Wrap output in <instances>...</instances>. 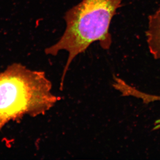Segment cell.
<instances>
[{
  "instance_id": "obj_1",
  "label": "cell",
  "mask_w": 160,
  "mask_h": 160,
  "mask_svg": "<svg viewBox=\"0 0 160 160\" xmlns=\"http://www.w3.org/2000/svg\"><path fill=\"white\" fill-rule=\"evenodd\" d=\"M124 1L82 0L65 13L66 26L64 33L55 44L45 50L46 54L53 56L62 50L68 52L61 79V90L64 88L67 72L75 58L96 42L104 50L110 48L111 23Z\"/></svg>"
},
{
  "instance_id": "obj_2",
  "label": "cell",
  "mask_w": 160,
  "mask_h": 160,
  "mask_svg": "<svg viewBox=\"0 0 160 160\" xmlns=\"http://www.w3.org/2000/svg\"><path fill=\"white\" fill-rule=\"evenodd\" d=\"M52 92V84L44 72L20 63L0 72V131L9 121L26 115H44L61 100Z\"/></svg>"
},
{
  "instance_id": "obj_3",
  "label": "cell",
  "mask_w": 160,
  "mask_h": 160,
  "mask_svg": "<svg viewBox=\"0 0 160 160\" xmlns=\"http://www.w3.org/2000/svg\"><path fill=\"white\" fill-rule=\"evenodd\" d=\"M146 32L147 42L150 52L155 59L160 58V8L148 17Z\"/></svg>"
},
{
  "instance_id": "obj_4",
  "label": "cell",
  "mask_w": 160,
  "mask_h": 160,
  "mask_svg": "<svg viewBox=\"0 0 160 160\" xmlns=\"http://www.w3.org/2000/svg\"><path fill=\"white\" fill-rule=\"evenodd\" d=\"M160 128V119L159 120H157L156 122V124H155V127H154V129H159Z\"/></svg>"
}]
</instances>
